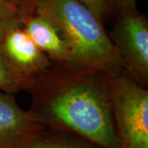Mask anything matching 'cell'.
Masks as SVG:
<instances>
[{"instance_id":"7","label":"cell","mask_w":148,"mask_h":148,"mask_svg":"<svg viewBox=\"0 0 148 148\" xmlns=\"http://www.w3.org/2000/svg\"><path fill=\"white\" fill-rule=\"evenodd\" d=\"M22 28L55 65L68 67L72 47L62 29L45 15L33 12L25 17Z\"/></svg>"},{"instance_id":"6","label":"cell","mask_w":148,"mask_h":148,"mask_svg":"<svg viewBox=\"0 0 148 148\" xmlns=\"http://www.w3.org/2000/svg\"><path fill=\"white\" fill-rule=\"evenodd\" d=\"M0 52L19 73L34 79L46 73L54 65L22 26L12 29L6 35L0 43Z\"/></svg>"},{"instance_id":"4","label":"cell","mask_w":148,"mask_h":148,"mask_svg":"<svg viewBox=\"0 0 148 148\" xmlns=\"http://www.w3.org/2000/svg\"><path fill=\"white\" fill-rule=\"evenodd\" d=\"M123 69L138 84H148V20L138 9L118 13L109 34Z\"/></svg>"},{"instance_id":"1","label":"cell","mask_w":148,"mask_h":148,"mask_svg":"<svg viewBox=\"0 0 148 148\" xmlns=\"http://www.w3.org/2000/svg\"><path fill=\"white\" fill-rule=\"evenodd\" d=\"M29 110L46 127L73 133L102 148H119L110 77L96 71L53 65L29 91Z\"/></svg>"},{"instance_id":"13","label":"cell","mask_w":148,"mask_h":148,"mask_svg":"<svg viewBox=\"0 0 148 148\" xmlns=\"http://www.w3.org/2000/svg\"><path fill=\"white\" fill-rule=\"evenodd\" d=\"M25 19V18H24ZM24 19H13V20H0V43L5 36L15 27L22 26Z\"/></svg>"},{"instance_id":"12","label":"cell","mask_w":148,"mask_h":148,"mask_svg":"<svg viewBox=\"0 0 148 148\" xmlns=\"http://www.w3.org/2000/svg\"><path fill=\"white\" fill-rule=\"evenodd\" d=\"M109 11H114L117 14L129 10H136L137 0H107Z\"/></svg>"},{"instance_id":"3","label":"cell","mask_w":148,"mask_h":148,"mask_svg":"<svg viewBox=\"0 0 148 148\" xmlns=\"http://www.w3.org/2000/svg\"><path fill=\"white\" fill-rule=\"evenodd\" d=\"M114 122L119 148H148V90L124 72L110 77Z\"/></svg>"},{"instance_id":"8","label":"cell","mask_w":148,"mask_h":148,"mask_svg":"<svg viewBox=\"0 0 148 148\" xmlns=\"http://www.w3.org/2000/svg\"><path fill=\"white\" fill-rule=\"evenodd\" d=\"M24 148H102L73 133L45 127Z\"/></svg>"},{"instance_id":"10","label":"cell","mask_w":148,"mask_h":148,"mask_svg":"<svg viewBox=\"0 0 148 148\" xmlns=\"http://www.w3.org/2000/svg\"><path fill=\"white\" fill-rule=\"evenodd\" d=\"M32 12V0H0V20L24 19Z\"/></svg>"},{"instance_id":"11","label":"cell","mask_w":148,"mask_h":148,"mask_svg":"<svg viewBox=\"0 0 148 148\" xmlns=\"http://www.w3.org/2000/svg\"><path fill=\"white\" fill-rule=\"evenodd\" d=\"M100 21L104 23V19L108 14L109 7L107 0H79Z\"/></svg>"},{"instance_id":"2","label":"cell","mask_w":148,"mask_h":148,"mask_svg":"<svg viewBox=\"0 0 148 148\" xmlns=\"http://www.w3.org/2000/svg\"><path fill=\"white\" fill-rule=\"evenodd\" d=\"M33 11L52 19L72 47L68 68L96 71L114 77L123 73L121 61L104 23L79 0H32Z\"/></svg>"},{"instance_id":"5","label":"cell","mask_w":148,"mask_h":148,"mask_svg":"<svg viewBox=\"0 0 148 148\" xmlns=\"http://www.w3.org/2000/svg\"><path fill=\"white\" fill-rule=\"evenodd\" d=\"M45 127L33 112L18 106L14 95L0 91V148H24Z\"/></svg>"},{"instance_id":"9","label":"cell","mask_w":148,"mask_h":148,"mask_svg":"<svg viewBox=\"0 0 148 148\" xmlns=\"http://www.w3.org/2000/svg\"><path fill=\"white\" fill-rule=\"evenodd\" d=\"M36 79L19 73L0 52V91L14 95L21 91H30Z\"/></svg>"}]
</instances>
